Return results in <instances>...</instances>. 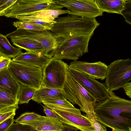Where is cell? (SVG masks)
<instances>
[{
    "instance_id": "1",
    "label": "cell",
    "mask_w": 131,
    "mask_h": 131,
    "mask_svg": "<svg viewBox=\"0 0 131 131\" xmlns=\"http://www.w3.org/2000/svg\"><path fill=\"white\" fill-rule=\"evenodd\" d=\"M93 111L99 122L114 131H131V101L108 91L104 100L96 102Z\"/></svg>"
},
{
    "instance_id": "2",
    "label": "cell",
    "mask_w": 131,
    "mask_h": 131,
    "mask_svg": "<svg viewBox=\"0 0 131 131\" xmlns=\"http://www.w3.org/2000/svg\"><path fill=\"white\" fill-rule=\"evenodd\" d=\"M50 31L54 34L64 39L94 34L100 23L95 19L68 14L58 17Z\"/></svg>"
},
{
    "instance_id": "3",
    "label": "cell",
    "mask_w": 131,
    "mask_h": 131,
    "mask_svg": "<svg viewBox=\"0 0 131 131\" xmlns=\"http://www.w3.org/2000/svg\"><path fill=\"white\" fill-rule=\"evenodd\" d=\"M5 36L10 39L28 38L39 43L43 47L42 54L50 59L52 58L58 46L64 39L47 30L33 31L16 29Z\"/></svg>"
},
{
    "instance_id": "4",
    "label": "cell",
    "mask_w": 131,
    "mask_h": 131,
    "mask_svg": "<svg viewBox=\"0 0 131 131\" xmlns=\"http://www.w3.org/2000/svg\"><path fill=\"white\" fill-rule=\"evenodd\" d=\"M104 84L109 91L123 88L131 80V60L130 58L119 59L108 66Z\"/></svg>"
},
{
    "instance_id": "5",
    "label": "cell",
    "mask_w": 131,
    "mask_h": 131,
    "mask_svg": "<svg viewBox=\"0 0 131 131\" xmlns=\"http://www.w3.org/2000/svg\"><path fill=\"white\" fill-rule=\"evenodd\" d=\"M93 34L64 39L58 46L52 58L77 61L79 57L88 52L89 42Z\"/></svg>"
},
{
    "instance_id": "6",
    "label": "cell",
    "mask_w": 131,
    "mask_h": 131,
    "mask_svg": "<svg viewBox=\"0 0 131 131\" xmlns=\"http://www.w3.org/2000/svg\"><path fill=\"white\" fill-rule=\"evenodd\" d=\"M8 68L12 75L20 84L36 90L41 87L43 77L42 68L23 64L11 60Z\"/></svg>"
},
{
    "instance_id": "7",
    "label": "cell",
    "mask_w": 131,
    "mask_h": 131,
    "mask_svg": "<svg viewBox=\"0 0 131 131\" xmlns=\"http://www.w3.org/2000/svg\"><path fill=\"white\" fill-rule=\"evenodd\" d=\"M68 66L62 60L50 59L43 68L41 87L62 89L66 79Z\"/></svg>"
},
{
    "instance_id": "8",
    "label": "cell",
    "mask_w": 131,
    "mask_h": 131,
    "mask_svg": "<svg viewBox=\"0 0 131 131\" xmlns=\"http://www.w3.org/2000/svg\"><path fill=\"white\" fill-rule=\"evenodd\" d=\"M63 8L54 0H17L4 16L14 18L18 16L31 15L43 10L62 9Z\"/></svg>"
},
{
    "instance_id": "9",
    "label": "cell",
    "mask_w": 131,
    "mask_h": 131,
    "mask_svg": "<svg viewBox=\"0 0 131 131\" xmlns=\"http://www.w3.org/2000/svg\"><path fill=\"white\" fill-rule=\"evenodd\" d=\"M61 89L66 99L73 104L78 105L80 109L89 105L94 106L96 102L95 99L68 72L66 81Z\"/></svg>"
},
{
    "instance_id": "10",
    "label": "cell",
    "mask_w": 131,
    "mask_h": 131,
    "mask_svg": "<svg viewBox=\"0 0 131 131\" xmlns=\"http://www.w3.org/2000/svg\"><path fill=\"white\" fill-rule=\"evenodd\" d=\"M58 5L67 8L68 14L88 18L95 19L103 15V12L95 0H54Z\"/></svg>"
},
{
    "instance_id": "11",
    "label": "cell",
    "mask_w": 131,
    "mask_h": 131,
    "mask_svg": "<svg viewBox=\"0 0 131 131\" xmlns=\"http://www.w3.org/2000/svg\"><path fill=\"white\" fill-rule=\"evenodd\" d=\"M69 73L96 99V102L104 100L108 95V91L104 84L68 66Z\"/></svg>"
},
{
    "instance_id": "12",
    "label": "cell",
    "mask_w": 131,
    "mask_h": 131,
    "mask_svg": "<svg viewBox=\"0 0 131 131\" xmlns=\"http://www.w3.org/2000/svg\"><path fill=\"white\" fill-rule=\"evenodd\" d=\"M69 66L95 79H105L107 66L101 61L89 62L77 61L71 62Z\"/></svg>"
},
{
    "instance_id": "13",
    "label": "cell",
    "mask_w": 131,
    "mask_h": 131,
    "mask_svg": "<svg viewBox=\"0 0 131 131\" xmlns=\"http://www.w3.org/2000/svg\"><path fill=\"white\" fill-rule=\"evenodd\" d=\"M63 124L75 127L81 131H94L91 122L85 116L52 109Z\"/></svg>"
},
{
    "instance_id": "14",
    "label": "cell",
    "mask_w": 131,
    "mask_h": 131,
    "mask_svg": "<svg viewBox=\"0 0 131 131\" xmlns=\"http://www.w3.org/2000/svg\"><path fill=\"white\" fill-rule=\"evenodd\" d=\"M21 124L29 126L38 131H62L63 128V124L59 120L40 115L35 119Z\"/></svg>"
},
{
    "instance_id": "15",
    "label": "cell",
    "mask_w": 131,
    "mask_h": 131,
    "mask_svg": "<svg viewBox=\"0 0 131 131\" xmlns=\"http://www.w3.org/2000/svg\"><path fill=\"white\" fill-rule=\"evenodd\" d=\"M50 59L41 53L26 51L22 52L11 60L23 64L43 68Z\"/></svg>"
},
{
    "instance_id": "16",
    "label": "cell",
    "mask_w": 131,
    "mask_h": 131,
    "mask_svg": "<svg viewBox=\"0 0 131 131\" xmlns=\"http://www.w3.org/2000/svg\"><path fill=\"white\" fill-rule=\"evenodd\" d=\"M0 86L17 98L21 84L12 75L8 68L0 71Z\"/></svg>"
},
{
    "instance_id": "17",
    "label": "cell",
    "mask_w": 131,
    "mask_h": 131,
    "mask_svg": "<svg viewBox=\"0 0 131 131\" xmlns=\"http://www.w3.org/2000/svg\"><path fill=\"white\" fill-rule=\"evenodd\" d=\"M56 98L67 99L61 89L40 87L36 90L32 100L38 103H42Z\"/></svg>"
},
{
    "instance_id": "18",
    "label": "cell",
    "mask_w": 131,
    "mask_h": 131,
    "mask_svg": "<svg viewBox=\"0 0 131 131\" xmlns=\"http://www.w3.org/2000/svg\"><path fill=\"white\" fill-rule=\"evenodd\" d=\"M126 0H95L99 7L103 12L121 14L125 7Z\"/></svg>"
},
{
    "instance_id": "19",
    "label": "cell",
    "mask_w": 131,
    "mask_h": 131,
    "mask_svg": "<svg viewBox=\"0 0 131 131\" xmlns=\"http://www.w3.org/2000/svg\"><path fill=\"white\" fill-rule=\"evenodd\" d=\"M21 49L13 46L5 35L0 33V52L2 56L14 59L22 52Z\"/></svg>"
},
{
    "instance_id": "20",
    "label": "cell",
    "mask_w": 131,
    "mask_h": 131,
    "mask_svg": "<svg viewBox=\"0 0 131 131\" xmlns=\"http://www.w3.org/2000/svg\"><path fill=\"white\" fill-rule=\"evenodd\" d=\"M10 39L13 44L18 47L27 51L40 52L42 54L43 47L41 44L37 42L25 38Z\"/></svg>"
},
{
    "instance_id": "21",
    "label": "cell",
    "mask_w": 131,
    "mask_h": 131,
    "mask_svg": "<svg viewBox=\"0 0 131 131\" xmlns=\"http://www.w3.org/2000/svg\"><path fill=\"white\" fill-rule=\"evenodd\" d=\"M18 99L0 86V111L10 108H19Z\"/></svg>"
},
{
    "instance_id": "22",
    "label": "cell",
    "mask_w": 131,
    "mask_h": 131,
    "mask_svg": "<svg viewBox=\"0 0 131 131\" xmlns=\"http://www.w3.org/2000/svg\"><path fill=\"white\" fill-rule=\"evenodd\" d=\"M14 18L20 21L43 27L47 30L50 31L56 23L55 20H50L31 15L18 16Z\"/></svg>"
},
{
    "instance_id": "23",
    "label": "cell",
    "mask_w": 131,
    "mask_h": 131,
    "mask_svg": "<svg viewBox=\"0 0 131 131\" xmlns=\"http://www.w3.org/2000/svg\"><path fill=\"white\" fill-rule=\"evenodd\" d=\"M94 106L90 105L80 110L86 114V116L91 122L94 131H106V127L97 120L93 111Z\"/></svg>"
},
{
    "instance_id": "24",
    "label": "cell",
    "mask_w": 131,
    "mask_h": 131,
    "mask_svg": "<svg viewBox=\"0 0 131 131\" xmlns=\"http://www.w3.org/2000/svg\"><path fill=\"white\" fill-rule=\"evenodd\" d=\"M36 90L27 85L21 84L17 97L18 104L28 103L32 99Z\"/></svg>"
},
{
    "instance_id": "25",
    "label": "cell",
    "mask_w": 131,
    "mask_h": 131,
    "mask_svg": "<svg viewBox=\"0 0 131 131\" xmlns=\"http://www.w3.org/2000/svg\"><path fill=\"white\" fill-rule=\"evenodd\" d=\"M69 12L68 9L46 10L38 12L31 15L53 21L55 20V18H57L60 15L68 14Z\"/></svg>"
},
{
    "instance_id": "26",
    "label": "cell",
    "mask_w": 131,
    "mask_h": 131,
    "mask_svg": "<svg viewBox=\"0 0 131 131\" xmlns=\"http://www.w3.org/2000/svg\"><path fill=\"white\" fill-rule=\"evenodd\" d=\"M13 25L17 28V29H23L33 31L47 30L43 27L20 20L14 22Z\"/></svg>"
},
{
    "instance_id": "27",
    "label": "cell",
    "mask_w": 131,
    "mask_h": 131,
    "mask_svg": "<svg viewBox=\"0 0 131 131\" xmlns=\"http://www.w3.org/2000/svg\"><path fill=\"white\" fill-rule=\"evenodd\" d=\"M39 115L34 112H26L21 114L18 117L14 120V122L22 124L35 119Z\"/></svg>"
},
{
    "instance_id": "28",
    "label": "cell",
    "mask_w": 131,
    "mask_h": 131,
    "mask_svg": "<svg viewBox=\"0 0 131 131\" xmlns=\"http://www.w3.org/2000/svg\"><path fill=\"white\" fill-rule=\"evenodd\" d=\"M43 104L45 106L51 110L54 109L59 111L77 114H81L80 110L75 107L71 108L59 106L45 103Z\"/></svg>"
},
{
    "instance_id": "29",
    "label": "cell",
    "mask_w": 131,
    "mask_h": 131,
    "mask_svg": "<svg viewBox=\"0 0 131 131\" xmlns=\"http://www.w3.org/2000/svg\"><path fill=\"white\" fill-rule=\"evenodd\" d=\"M7 131H38L32 127L19 123H13Z\"/></svg>"
},
{
    "instance_id": "30",
    "label": "cell",
    "mask_w": 131,
    "mask_h": 131,
    "mask_svg": "<svg viewBox=\"0 0 131 131\" xmlns=\"http://www.w3.org/2000/svg\"><path fill=\"white\" fill-rule=\"evenodd\" d=\"M43 103L50 104L58 106L71 108L75 107L67 99H63L59 98L54 99L47 101Z\"/></svg>"
},
{
    "instance_id": "31",
    "label": "cell",
    "mask_w": 131,
    "mask_h": 131,
    "mask_svg": "<svg viewBox=\"0 0 131 131\" xmlns=\"http://www.w3.org/2000/svg\"><path fill=\"white\" fill-rule=\"evenodd\" d=\"M17 0H5L0 5V16H4L10 8L17 2Z\"/></svg>"
},
{
    "instance_id": "32",
    "label": "cell",
    "mask_w": 131,
    "mask_h": 131,
    "mask_svg": "<svg viewBox=\"0 0 131 131\" xmlns=\"http://www.w3.org/2000/svg\"><path fill=\"white\" fill-rule=\"evenodd\" d=\"M131 0H126L125 7L121 15L124 17L127 23L131 24Z\"/></svg>"
},
{
    "instance_id": "33",
    "label": "cell",
    "mask_w": 131,
    "mask_h": 131,
    "mask_svg": "<svg viewBox=\"0 0 131 131\" xmlns=\"http://www.w3.org/2000/svg\"><path fill=\"white\" fill-rule=\"evenodd\" d=\"M16 110L12 107L0 111V124L12 115H15Z\"/></svg>"
},
{
    "instance_id": "34",
    "label": "cell",
    "mask_w": 131,
    "mask_h": 131,
    "mask_svg": "<svg viewBox=\"0 0 131 131\" xmlns=\"http://www.w3.org/2000/svg\"><path fill=\"white\" fill-rule=\"evenodd\" d=\"M15 115L10 116L0 124V131H7L12 124L14 123Z\"/></svg>"
},
{
    "instance_id": "35",
    "label": "cell",
    "mask_w": 131,
    "mask_h": 131,
    "mask_svg": "<svg viewBox=\"0 0 131 131\" xmlns=\"http://www.w3.org/2000/svg\"><path fill=\"white\" fill-rule=\"evenodd\" d=\"M43 111L46 115V116L58 120V116L56 113L53 110L49 109L45 106H42Z\"/></svg>"
},
{
    "instance_id": "36",
    "label": "cell",
    "mask_w": 131,
    "mask_h": 131,
    "mask_svg": "<svg viewBox=\"0 0 131 131\" xmlns=\"http://www.w3.org/2000/svg\"><path fill=\"white\" fill-rule=\"evenodd\" d=\"M11 60L10 59L4 58L0 61V71L8 68Z\"/></svg>"
},
{
    "instance_id": "37",
    "label": "cell",
    "mask_w": 131,
    "mask_h": 131,
    "mask_svg": "<svg viewBox=\"0 0 131 131\" xmlns=\"http://www.w3.org/2000/svg\"><path fill=\"white\" fill-rule=\"evenodd\" d=\"M123 88L126 95L130 98L131 97V82H129Z\"/></svg>"
},
{
    "instance_id": "38",
    "label": "cell",
    "mask_w": 131,
    "mask_h": 131,
    "mask_svg": "<svg viewBox=\"0 0 131 131\" xmlns=\"http://www.w3.org/2000/svg\"><path fill=\"white\" fill-rule=\"evenodd\" d=\"M63 124V128L62 131H78L79 130L77 128L66 124Z\"/></svg>"
},
{
    "instance_id": "39",
    "label": "cell",
    "mask_w": 131,
    "mask_h": 131,
    "mask_svg": "<svg viewBox=\"0 0 131 131\" xmlns=\"http://www.w3.org/2000/svg\"><path fill=\"white\" fill-rule=\"evenodd\" d=\"M5 0H0V5L2 4V3H3Z\"/></svg>"
},
{
    "instance_id": "40",
    "label": "cell",
    "mask_w": 131,
    "mask_h": 131,
    "mask_svg": "<svg viewBox=\"0 0 131 131\" xmlns=\"http://www.w3.org/2000/svg\"><path fill=\"white\" fill-rule=\"evenodd\" d=\"M4 58V57L2 56L0 57V61L3 59Z\"/></svg>"
},
{
    "instance_id": "41",
    "label": "cell",
    "mask_w": 131,
    "mask_h": 131,
    "mask_svg": "<svg viewBox=\"0 0 131 131\" xmlns=\"http://www.w3.org/2000/svg\"></svg>"
}]
</instances>
